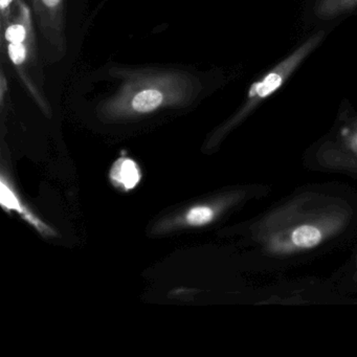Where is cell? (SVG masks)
<instances>
[{"label": "cell", "mask_w": 357, "mask_h": 357, "mask_svg": "<svg viewBox=\"0 0 357 357\" xmlns=\"http://www.w3.org/2000/svg\"><path fill=\"white\" fill-rule=\"evenodd\" d=\"M158 82H154L152 85H143L144 89L137 91L132 98H128V99L122 98L120 101L116 102L114 107L110 109V116L118 118V116L149 114L160 108V106L174 101V99L168 98V96L165 93L166 89H168L166 82H162V85L158 84Z\"/></svg>", "instance_id": "obj_1"}, {"label": "cell", "mask_w": 357, "mask_h": 357, "mask_svg": "<svg viewBox=\"0 0 357 357\" xmlns=\"http://www.w3.org/2000/svg\"><path fill=\"white\" fill-rule=\"evenodd\" d=\"M0 202L8 214L17 213L29 225L36 229L37 233L40 234L43 237H57V231L47 225L43 219L39 218L22 199V196L12 183L9 175L5 171L1 172V177H0Z\"/></svg>", "instance_id": "obj_2"}, {"label": "cell", "mask_w": 357, "mask_h": 357, "mask_svg": "<svg viewBox=\"0 0 357 357\" xmlns=\"http://www.w3.org/2000/svg\"><path fill=\"white\" fill-rule=\"evenodd\" d=\"M143 174L135 160L130 158H121L112 165L109 171V181L121 192H130L141 183Z\"/></svg>", "instance_id": "obj_3"}, {"label": "cell", "mask_w": 357, "mask_h": 357, "mask_svg": "<svg viewBox=\"0 0 357 357\" xmlns=\"http://www.w3.org/2000/svg\"><path fill=\"white\" fill-rule=\"evenodd\" d=\"M357 7V0H317L314 13L319 20H332Z\"/></svg>", "instance_id": "obj_4"}, {"label": "cell", "mask_w": 357, "mask_h": 357, "mask_svg": "<svg viewBox=\"0 0 357 357\" xmlns=\"http://www.w3.org/2000/svg\"><path fill=\"white\" fill-rule=\"evenodd\" d=\"M321 234L317 227L302 225L292 234V241L298 248H310L321 242Z\"/></svg>", "instance_id": "obj_5"}, {"label": "cell", "mask_w": 357, "mask_h": 357, "mask_svg": "<svg viewBox=\"0 0 357 357\" xmlns=\"http://www.w3.org/2000/svg\"><path fill=\"white\" fill-rule=\"evenodd\" d=\"M6 38L10 43H22L26 38V29L20 24H14L6 31Z\"/></svg>", "instance_id": "obj_6"}, {"label": "cell", "mask_w": 357, "mask_h": 357, "mask_svg": "<svg viewBox=\"0 0 357 357\" xmlns=\"http://www.w3.org/2000/svg\"><path fill=\"white\" fill-rule=\"evenodd\" d=\"M9 54L14 64L22 63L26 58V47L22 43H11Z\"/></svg>", "instance_id": "obj_7"}, {"label": "cell", "mask_w": 357, "mask_h": 357, "mask_svg": "<svg viewBox=\"0 0 357 357\" xmlns=\"http://www.w3.org/2000/svg\"><path fill=\"white\" fill-rule=\"evenodd\" d=\"M43 1L45 6L50 8L55 7V6L60 3V0H43Z\"/></svg>", "instance_id": "obj_8"}, {"label": "cell", "mask_w": 357, "mask_h": 357, "mask_svg": "<svg viewBox=\"0 0 357 357\" xmlns=\"http://www.w3.org/2000/svg\"><path fill=\"white\" fill-rule=\"evenodd\" d=\"M11 1L12 0H0V3H1V8H3V10H5L6 8L11 3Z\"/></svg>", "instance_id": "obj_9"}, {"label": "cell", "mask_w": 357, "mask_h": 357, "mask_svg": "<svg viewBox=\"0 0 357 357\" xmlns=\"http://www.w3.org/2000/svg\"><path fill=\"white\" fill-rule=\"evenodd\" d=\"M355 142H356V145H357V135H356V137H355Z\"/></svg>", "instance_id": "obj_10"}]
</instances>
